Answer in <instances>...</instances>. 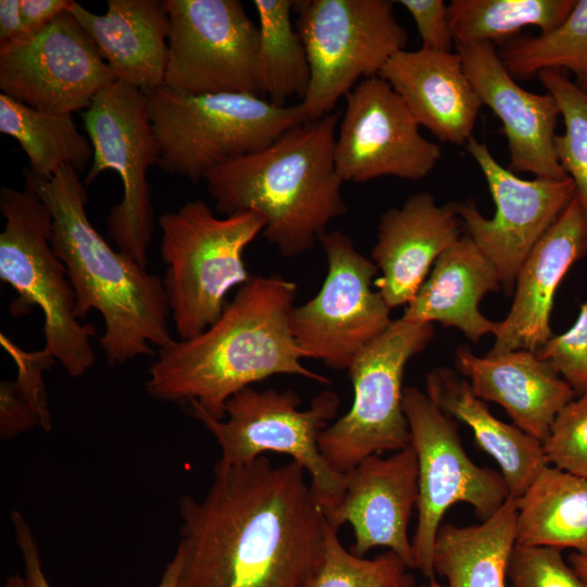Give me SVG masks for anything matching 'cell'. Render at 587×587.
Returning <instances> with one entry per match:
<instances>
[{
    "label": "cell",
    "mask_w": 587,
    "mask_h": 587,
    "mask_svg": "<svg viewBox=\"0 0 587 587\" xmlns=\"http://www.w3.org/2000/svg\"><path fill=\"white\" fill-rule=\"evenodd\" d=\"M419 587H444L436 578L427 579L424 584Z\"/></svg>",
    "instance_id": "obj_47"
},
{
    "label": "cell",
    "mask_w": 587,
    "mask_h": 587,
    "mask_svg": "<svg viewBox=\"0 0 587 587\" xmlns=\"http://www.w3.org/2000/svg\"><path fill=\"white\" fill-rule=\"evenodd\" d=\"M425 386L429 399L444 413L467 425L479 448L497 461L511 497L522 496L549 465L541 441L497 419L457 371L434 367L426 374Z\"/></svg>",
    "instance_id": "obj_26"
},
{
    "label": "cell",
    "mask_w": 587,
    "mask_h": 587,
    "mask_svg": "<svg viewBox=\"0 0 587 587\" xmlns=\"http://www.w3.org/2000/svg\"><path fill=\"white\" fill-rule=\"evenodd\" d=\"M541 444L550 465L587 479V394L562 409Z\"/></svg>",
    "instance_id": "obj_35"
},
{
    "label": "cell",
    "mask_w": 587,
    "mask_h": 587,
    "mask_svg": "<svg viewBox=\"0 0 587 587\" xmlns=\"http://www.w3.org/2000/svg\"><path fill=\"white\" fill-rule=\"evenodd\" d=\"M26 186L52 215L51 246L64 263L75 294L76 316L98 311L104 322L100 346L110 365L153 355L175 339L163 280L114 250L86 212L87 192L71 165L42 178L24 170Z\"/></svg>",
    "instance_id": "obj_3"
},
{
    "label": "cell",
    "mask_w": 587,
    "mask_h": 587,
    "mask_svg": "<svg viewBox=\"0 0 587 587\" xmlns=\"http://www.w3.org/2000/svg\"><path fill=\"white\" fill-rule=\"evenodd\" d=\"M516 544L587 557V479L550 464L516 498Z\"/></svg>",
    "instance_id": "obj_28"
},
{
    "label": "cell",
    "mask_w": 587,
    "mask_h": 587,
    "mask_svg": "<svg viewBox=\"0 0 587 587\" xmlns=\"http://www.w3.org/2000/svg\"><path fill=\"white\" fill-rule=\"evenodd\" d=\"M297 285L278 274L252 276L198 336L158 349L146 382L160 400L189 401L216 420L238 391L277 374L330 380L305 367L289 326Z\"/></svg>",
    "instance_id": "obj_2"
},
{
    "label": "cell",
    "mask_w": 587,
    "mask_h": 587,
    "mask_svg": "<svg viewBox=\"0 0 587 587\" xmlns=\"http://www.w3.org/2000/svg\"><path fill=\"white\" fill-rule=\"evenodd\" d=\"M35 426L40 421L35 410L15 391L12 380L0 383V437L11 439Z\"/></svg>",
    "instance_id": "obj_40"
},
{
    "label": "cell",
    "mask_w": 587,
    "mask_h": 587,
    "mask_svg": "<svg viewBox=\"0 0 587 587\" xmlns=\"http://www.w3.org/2000/svg\"><path fill=\"white\" fill-rule=\"evenodd\" d=\"M389 0H298L296 28L310 65L299 103L307 121L329 113L361 80L378 76L409 41Z\"/></svg>",
    "instance_id": "obj_9"
},
{
    "label": "cell",
    "mask_w": 587,
    "mask_h": 587,
    "mask_svg": "<svg viewBox=\"0 0 587 587\" xmlns=\"http://www.w3.org/2000/svg\"><path fill=\"white\" fill-rule=\"evenodd\" d=\"M295 0H254L259 22L258 70L262 95L285 105L291 97L304 98L310 65L303 42L292 24Z\"/></svg>",
    "instance_id": "obj_30"
},
{
    "label": "cell",
    "mask_w": 587,
    "mask_h": 587,
    "mask_svg": "<svg viewBox=\"0 0 587 587\" xmlns=\"http://www.w3.org/2000/svg\"><path fill=\"white\" fill-rule=\"evenodd\" d=\"M183 566V554L177 547L172 560L167 563L157 587H177Z\"/></svg>",
    "instance_id": "obj_44"
},
{
    "label": "cell",
    "mask_w": 587,
    "mask_h": 587,
    "mask_svg": "<svg viewBox=\"0 0 587 587\" xmlns=\"http://www.w3.org/2000/svg\"><path fill=\"white\" fill-rule=\"evenodd\" d=\"M536 354L549 363L578 396L587 394V301L580 304L571 328L553 335Z\"/></svg>",
    "instance_id": "obj_37"
},
{
    "label": "cell",
    "mask_w": 587,
    "mask_h": 587,
    "mask_svg": "<svg viewBox=\"0 0 587 587\" xmlns=\"http://www.w3.org/2000/svg\"><path fill=\"white\" fill-rule=\"evenodd\" d=\"M497 51L513 78L529 79L545 70L564 68L587 92V0H576L571 13L554 29L537 36H515Z\"/></svg>",
    "instance_id": "obj_32"
},
{
    "label": "cell",
    "mask_w": 587,
    "mask_h": 587,
    "mask_svg": "<svg viewBox=\"0 0 587 587\" xmlns=\"http://www.w3.org/2000/svg\"><path fill=\"white\" fill-rule=\"evenodd\" d=\"M510 587H587V578L569 565L562 550L516 544L508 573Z\"/></svg>",
    "instance_id": "obj_36"
},
{
    "label": "cell",
    "mask_w": 587,
    "mask_h": 587,
    "mask_svg": "<svg viewBox=\"0 0 587 587\" xmlns=\"http://www.w3.org/2000/svg\"><path fill=\"white\" fill-rule=\"evenodd\" d=\"M516 520V498L510 496L479 524H441L433 551L435 574L445 577L448 587H508Z\"/></svg>",
    "instance_id": "obj_27"
},
{
    "label": "cell",
    "mask_w": 587,
    "mask_h": 587,
    "mask_svg": "<svg viewBox=\"0 0 587 587\" xmlns=\"http://www.w3.org/2000/svg\"><path fill=\"white\" fill-rule=\"evenodd\" d=\"M82 117L93 150L85 184L109 170L120 176L123 198L109 212L108 235L118 251L147 267L154 227L147 172L159 163V145L146 93L115 80L93 98Z\"/></svg>",
    "instance_id": "obj_11"
},
{
    "label": "cell",
    "mask_w": 587,
    "mask_h": 587,
    "mask_svg": "<svg viewBox=\"0 0 587 587\" xmlns=\"http://www.w3.org/2000/svg\"><path fill=\"white\" fill-rule=\"evenodd\" d=\"M500 288L496 266L463 234L436 260L430 274L405 305L402 317L457 328L478 344L484 336L495 335L499 327V322L480 312L479 303L487 294Z\"/></svg>",
    "instance_id": "obj_25"
},
{
    "label": "cell",
    "mask_w": 587,
    "mask_h": 587,
    "mask_svg": "<svg viewBox=\"0 0 587 587\" xmlns=\"http://www.w3.org/2000/svg\"><path fill=\"white\" fill-rule=\"evenodd\" d=\"M417 499V457L410 445L389 457L370 455L347 472L340 501L324 515L337 532L346 523L351 525L354 554L363 557L373 548L386 547L412 570L408 530Z\"/></svg>",
    "instance_id": "obj_18"
},
{
    "label": "cell",
    "mask_w": 587,
    "mask_h": 587,
    "mask_svg": "<svg viewBox=\"0 0 587 587\" xmlns=\"http://www.w3.org/2000/svg\"><path fill=\"white\" fill-rule=\"evenodd\" d=\"M415 121L441 142L466 145L483 107L462 60L420 48L394 54L380 71Z\"/></svg>",
    "instance_id": "obj_23"
},
{
    "label": "cell",
    "mask_w": 587,
    "mask_h": 587,
    "mask_svg": "<svg viewBox=\"0 0 587 587\" xmlns=\"http://www.w3.org/2000/svg\"><path fill=\"white\" fill-rule=\"evenodd\" d=\"M11 522L24 562L27 587H52L43 572L39 548L29 524L18 511L11 513Z\"/></svg>",
    "instance_id": "obj_41"
},
{
    "label": "cell",
    "mask_w": 587,
    "mask_h": 587,
    "mask_svg": "<svg viewBox=\"0 0 587 587\" xmlns=\"http://www.w3.org/2000/svg\"><path fill=\"white\" fill-rule=\"evenodd\" d=\"M296 461L214 466L207 491L179 502L177 587H304L320 563L327 521Z\"/></svg>",
    "instance_id": "obj_1"
},
{
    "label": "cell",
    "mask_w": 587,
    "mask_h": 587,
    "mask_svg": "<svg viewBox=\"0 0 587 587\" xmlns=\"http://www.w3.org/2000/svg\"><path fill=\"white\" fill-rule=\"evenodd\" d=\"M159 145L158 166L193 183L308 122L299 103L242 93L187 96L164 85L146 93Z\"/></svg>",
    "instance_id": "obj_6"
},
{
    "label": "cell",
    "mask_w": 587,
    "mask_h": 587,
    "mask_svg": "<svg viewBox=\"0 0 587 587\" xmlns=\"http://www.w3.org/2000/svg\"><path fill=\"white\" fill-rule=\"evenodd\" d=\"M433 337V324L400 317L355 357L348 369L351 408L319 437L321 453L334 471L345 474L370 455L411 445L403 374Z\"/></svg>",
    "instance_id": "obj_10"
},
{
    "label": "cell",
    "mask_w": 587,
    "mask_h": 587,
    "mask_svg": "<svg viewBox=\"0 0 587 587\" xmlns=\"http://www.w3.org/2000/svg\"><path fill=\"white\" fill-rule=\"evenodd\" d=\"M465 147L487 182L496 212L485 217L467 199L457 202L458 214L465 235L496 266L503 292L511 296L522 264L573 200L575 186L567 176L523 179L473 136Z\"/></svg>",
    "instance_id": "obj_15"
},
{
    "label": "cell",
    "mask_w": 587,
    "mask_h": 587,
    "mask_svg": "<svg viewBox=\"0 0 587 587\" xmlns=\"http://www.w3.org/2000/svg\"><path fill=\"white\" fill-rule=\"evenodd\" d=\"M301 398L292 390H257L247 387L225 405V417L216 420L191 404L192 414L216 439L221 458L216 465L239 466L264 452L285 453L310 475L314 496L324 514L341 499L346 473L334 471L319 448L320 434L338 412L339 398L332 390L316 395L300 410Z\"/></svg>",
    "instance_id": "obj_8"
},
{
    "label": "cell",
    "mask_w": 587,
    "mask_h": 587,
    "mask_svg": "<svg viewBox=\"0 0 587 587\" xmlns=\"http://www.w3.org/2000/svg\"><path fill=\"white\" fill-rule=\"evenodd\" d=\"M168 17L164 86L177 93L262 97L259 27L238 0H163Z\"/></svg>",
    "instance_id": "obj_13"
},
{
    "label": "cell",
    "mask_w": 587,
    "mask_h": 587,
    "mask_svg": "<svg viewBox=\"0 0 587 587\" xmlns=\"http://www.w3.org/2000/svg\"><path fill=\"white\" fill-rule=\"evenodd\" d=\"M71 12L116 80L145 93L164 85L168 17L163 0H108L103 14L75 2Z\"/></svg>",
    "instance_id": "obj_24"
},
{
    "label": "cell",
    "mask_w": 587,
    "mask_h": 587,
    "mask_svg": "<svg viewBox=\"0 0 587 587\" xmlns=\"http://www.w3.org/2000/svg\"><path fill=\"white\" fill-rule=\"evenodd\" d=\"M576 0H452L448 4L450 28L455 43L502 42L523 27L535 26L540 34L558 27Z\"/></svg>",
    "instance_id": "obj_31"
},
{
    "label": "cell",
    "mask_w": 587,
    "mask_h": 587,
    "mask_svg": "<svg viewBox=\"0 0 587 587\" xmlns=\"http://www.w3.org/2000/svg\"><path fill=\"white\" fill-rule=\"evenodd\" d=\"M346 100L334 147L342 183L384 176L420 180L435 168L440 147L421 135L419 123L385 79L361 80Z\"/></svg>",
    "instance_id": "obj_17"
},
{
    "label": "cell",
    "mask_w": 587,
    "mask_h": 587,
    "mask_svg": "<svg viewBox=\"0 0 587 587\" xmlns=\"http://www.w3.org/2000/svg\"><path fill=\"white\" fill-rule=\"evenodd\" d=\"M26 37L22 16L21 0L0 1V47H4Z\"/></svg>",
    "instance_id": "obj_43"
},
{
    "label": "cell",
    "mask_w": 587,
    "mask_h": 587,
    "mask_svg": "<svg viewBox=\"0 0 587 587\" xmlns=\"http://www.w3.org/2000/svg\"><path fill=\"white\" fill-rule=\"evenodd\" d=\"M587 254V220L574 197L522 264L511 309L499 322L487 354L536 352L552 336L550 326L558 287L572 265Z\"/></svg>",
    "instance_id": "obj_20"
},
{
    "label": "cell",
    "mask_w": 587,
    "mask_h": 587,
    "mask_svg": "<svg viewBox=\"0 0 587 587\" xmlns=\"http://www.w3.org/2000/svg\"><path fill=\"white\" fill-rule=\"evenodd\" d=\"M0 132L14 138L25 152L29 173L47 178L66 165L78 173L92 161L88 137L72 114L41 111L0 93Z\"/></svg>",
    "instance_id": "obj_29"
},
{
    "label": "cell",
    "mask_w": 587,
    "mask_h": 587,
    "mask_svg": "<svg viewBox=\"0 0 587 587\" xmlns=\"http://www.w3.org/2000/svg\"><path fill=\"white\" fill-rule=\"evenodd\" d=\"M455 367L477 397L501 405L514 425L541 442L558 414L577 396L530 350L478 357L469 347H459Z\"/></svg>",
    "instance_id": "obj_22"
},
{
    "label": "cell",
    "mask_w": 587,
    "mask_h": 587,
    "mask_svg": "<svg viewBox=\"0 0 587 587\" xmlns=\"http://www.w3.org/2000/svg\"><path fill=\"white\" fill-rule=\"evenodd\" d=\"M3 587H27V584L25 577L14 574L8 577Z\"/></svg>",
    "instance_id": "obj_46"
},
{
    "label": "cell",
    "mask_w": 587,
    "mask_h": 587,
    "mask_svg": "<svg viewBox=\"0 0 587 587\" xmlns=\"http://www.w3.org/2000/svg\"><path fill=\"white\" fill-rule=\"evenodd\" d=\"M338 122V113L304 122L210 171L203 180L215 210L261 215L263 237L285 258L312 249L330 221L347 213L334 160Z\"/></svg>",
    "instance_id": "obj_4"
},
{
    "label": "cell",
    "mask_w": 587,
    "mask_h": 587,
    "mask_svg": "<svg viewBox=\"0 0 587 587\" xmlns=\"http://www.w3.org/2000/svg\"><path fill=\"white\" fill-rule=\"evenodd\" d=\"M411 446L419 465L417 523L412 540L414 569L435 578L433 551L446 511L453 504H471L485 520L510 497L500 472L475 464L466 454L458 423L415 387L403 390Z\"/></svg>",
    "instance_id": "obj_12"
},
{
    "label": "cell",
    "mask_w": 587,
    "mask_h": 587,
    "mask_svg": "<svg viewBox=\"0 0 587 587\" xmlns=\"http://www.w3.org/2000/svg\"><path fill=\"white\" fill-rule=\"evenodd\" d=\"M411 14L422 41V49L453 52L455 41L450 28L448 5L442 0H400Z\"/></svg>",
    "instance_id": "obj_39"
},
{
    "label": "cell",
    "mask_w": 587,
    "mask_h": 587,
    "mask_svg": "<svg viewBox=\"0 0 587 587\" xmlns=\"http://www.w3.org/2000/svg\"><path fill=\"white\" fill-rule=\"evenodd\" d=\"M466 76L483 105L500 120L508 141L509 170L535 177L564 178L555 152L561 116L554 98L522 88L489 42L455 43Z\"/></svg>",
    "instance_id": "obj_19"
},
{
    "label": "cell",
    "mask_w": 587,
    "mask_h": 587,
    "mask_svg": "<svg viewBox=\"0 0 587 587\" xmlns=\"http://www.w3.org/2000/svg\"><path fill=\"white\" fill-rule=\"evenodd\" d=\"M337 533L327 523L323 557L304 587H416L411 569L396 553L357 555Z\"/></svg>",
    "instance_id": "obj_33"
},
{
    "label": "cell",
    "mask_w": 587,
    "mask_h": 587,
    "mask_svg": "<svg viewBox=\"0 0 587 587\" xmlns=\"http://www.w3.org/2000/svg\"><path fill=\"white\" fill-rule=\"evenodd\" d=\"M462 235L457 202L439 205L429 192L413 193L384 212L372 261L380 273L374 286L387 305H407L430 266Z\"/></svg>",
    "instance_id": "obj_21"
},
{
    "label": "cell",
    "mask_w": 587,
    "mask_h": 587,
    "mask_svg": "<svg viewBox=\"0 0 587 587\" xmlns=\"http://www.w3.org/2000/svg\"><path fill=\"white\" fill-rule=\"evenodd\" d=\"M163 286L179 339H190L224 311L227 294L252 276L243 251L265 226L255 212L216 216L202 200L159 217Z\"/></svg>",
    "instance_id": "obj_5"
},
{
    "label": "cell",
    "mask_w": 587,
    "mask_h": 587,
    "mask_svg": "<svg viewBox=\"0 0 587 587\" xmlns=\"http://www.w3.org/2000/svg\"><path fill=\"white\" fill-rule=\"evenodd\" d=\"M0 344L16 364L17 376L12 382L17 395L35 410L40 421V427L49 432L51 429V413L43 373L54 365L55 359L43 348L38 351L22 349L3 333L0 334Z\"/></svg>",
    "instance_id": "obj_38"
},
{
    "label": "cell",
    "mask_w": 587,
    "mask_h": 587,
    "mask_svg": "<svg viewBox=\"0 0 587 587\" xmlns=\"http://www.w3.org/2000/svg\"><path fill=\"white\" fill-rule=\"evenodd\" d=\"M327 273L320 291L289 314L292 337L303 359L321 360L333 370H348L355 357L392 323L391 309L372 289L378 274L340 230L320 238Z\"/></svg>",
    "instance_id": "obj_14"
},
{
    "label": "cell",
    "mask_w": 587,
    "mask_h": 587,
    "mask_svg": "<svg viewBox=\"0 0 587 587\" xmlns=\"http://www.w3.org/2000/svg\"><path fill=\"white\" fill-rule=\"evenodd\" d=\"M569 562L579 575L587 578V557L573 552L569 557Z\"/></svg>",
    "instance_id": "obj_45"
},
{
    "label": "cell",
    "mask_w": 587,
    "mask_h": 587,
    "mask_svg": "<svg viewBox=\"0 0 587 587\" xmlns=\"http://www.w3.org/2000/svg\"><path fill=\"white\" fill-rule=\"evenodd\" d=\"M537 77L554 98L563 118L564 132L555 136V152L587 220V92L561 71L545 70Z\"/></svg>",
    "instance_id": "obj_34"
},
{
    "label": "cell",
    "mask_w": 587,
    "mask_h": 587,
    "mask_svg": "<svg viewBox=\"0 0 587 587\" xmlns=\"http://www.w3.org/2000/svg\"><path fill=\"white\" fill-rule=\"evenodd\" d=\"M115 80L71 11L61 13L37 34L0 47L1 92L41 111H85Z\"/></svg>",
    "instance_id": "obj_16"
},
{
    "label": "cell",
    "mask_w": 587,
    "mask_h": 587,
    "mask_svg": "<svg viewBox=\"0 0 587 587\" xmlns=\"http://www.w3.org/2000/svg\"><path fill=\"white\" fill-rule=\"evenodd\" d=\"M74 0H21L26 37L37 34L61 13L71 11Z\"/></svg>",
    "instance_id": "obj_42"
},
{
    "label": "cell",
    "mask_w": 587,
    "mask_h": 587,
    "mask_svg": "<svg viewBox=\"0 0 587 587\" xmlns=\"http://www.w3.org/2000/svg\"><path fill=\"white\" fill-rule=\"evenodd\" d=\"M0 210L5 221L0 234V279L16 292L10 313L17 317L38 307L43 313V349L68 375L82 376L95 364L96 327L76 316L66 267L50 242L52 215L26 185L23 190L2 187Z\"/></svg>",
    "instance_id": "obj_7"
}]
</instances>
